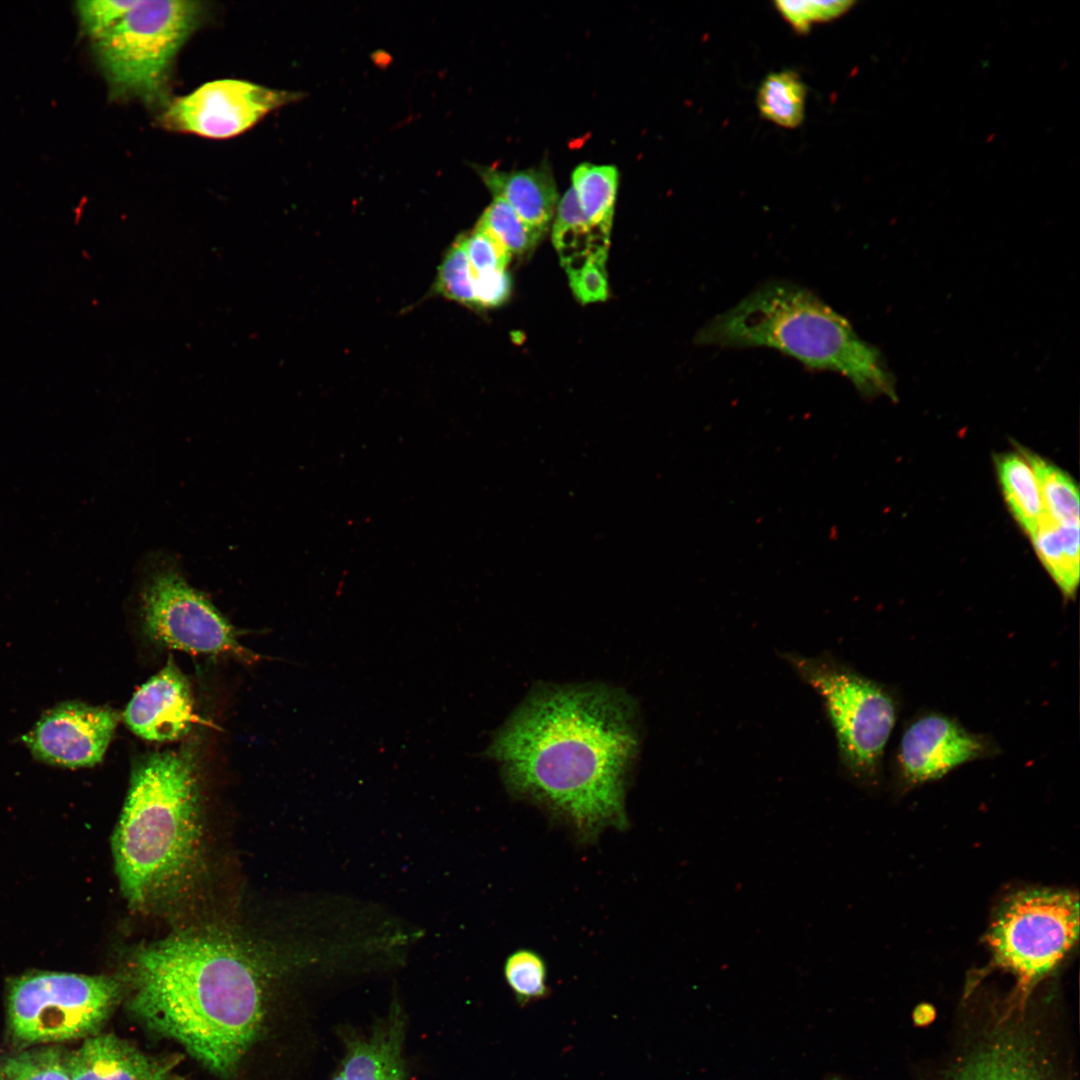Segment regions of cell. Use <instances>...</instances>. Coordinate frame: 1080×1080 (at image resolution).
I'll use <instances>...</instances> for the list:
<instances>
[{
	"instance_id": "1",
	"label": "cell",
	"mask_w": 1080,
	"mask_h": 1080,
	"mask_svg": "<svg viewBox=\"0 0 1080 1080\" xmlns=\"http://www.w3.org/2000/svg\"><path fill=\"white\" fill-rule=\"evenodd\" d=\"M640 744L632 699L600 684L532 691L484 754L510 792L572 823L583 837L626 825L625 793Z\"/></svg>"
},
{
	"instance_id": "2",
	"label": "cell",
	"mask_w": 1080,
	"mask_h": 1080,
	"mask_svg": "<svg viewBox=\"0 0 1080 1080\" xmlns=\"http://www.w3.org/2000/svg\"><path fill=\"white\" fill-rule=\"evenodd\" d=\"M273 974L245 945L188 933L140 948L130 972V1012L228 1076L263 1033Z\"/></svg>"
},
{
	"instance_id": "3",
	"label": "cell",
	"mask_w": 1080,
	"mask_h": 1080,
	"mask_svg": "<svg viewBox=\"0 0 1080 1080\" xmlns=\"http://www.w3.org/2000/svg\"><path fill=\"white\" fill-rule=\"evenodd\" d=\"M192 744L135 761L112 838L123 895L142 908L177 890L199 859L201 823Z\"/></svg>"
},
{
	"instance_id": "4",
	"label": "cell",
	"mask_w": 1080,
	"mask_h": 1080,
	"mask_svg": "<svg viewBox=\"0 0 1080 1080\" xmlns=\"http://www.w3.org/2000/svg\"><path fill=\"white\" fill-rule=\"evenodd\" d=\"M696 343L728 348L768 347L809 369L846 377L863 397H896V380L882 353L810 290L766 282L698 331Z\"/></svg>"
},
{
	"instance_id": "5",
	"label": "cell",
	"mask_w": 1080,
	"mask_h": 1080,
	"mask_svg": "<svg viewBox=\"0 0 1080 1080\" xmlns=\"http://www.w3.org/2000/svg\"><path fill=\"white\" fill-rule=\"evenodd\" d=\"M780 656L820 697L836 739L842 771L864 786L879 783L885 749L898 720L896 689L871 679L831 653Z\"/></svg>"
},
{
	"instance_id": "6",
	"label": "cell",
	"mask_w": 1080,
	"mask_h": 1080,
	"mask_svg": "<svg viewBox=\"0 0 1080 1080\" xmlns=\"http://www.w3.org/2000/svg\"><path fill=\"white\" fill-rule=\"evenodd\" d=\"M203 15L195 1L139 0L110 31L93 40L112 99L164 104L175 57Z\"/></svg>"
},
{
	"instance_id": "7",
	"label": "cell",
	"mask_w": 1080,
	"mask_h": 1080,
	"mask_svg": "<svg viewBox=\"0 0 1080 1080\" xmlns=\"http://www.w3.org/2000/svg\"><path fill=\"white\" fill-rule=\"evenodd\" d=\"M122 995V982L111 976L24 974L8 984V1032L21 1046L85 1039L100 1033Z\"/></svg>"
},
{
	"instance_id": "8",
	"label": "cell",
	"mask_w": 1080,
	"mask_h": 1080,
	"mask_svg": "<svg viewBox=\"0 0 1080 1080\" xmlns=\"http://www.w3.org/2000/svg\"><path fill=\"white\" fill-rule=\"evenodd\" d=\"M1079 935V898L1065 890L1029 889L1010 895L987 934L995 963L1024 988L1049 974Z\"/></svg>"
},
{
	"instance_id": "9",
	"label": "cell",
	"mask_w": 1080,
	"mask_h": 1080,
	"mask_svg": "<svg viewBox=\"0 0 1080 1080\" xmlns=\"http://www.w3.org/2000/svg\"><path fill=\"white\" fill-rule=\"evenodd\" d=\"M145 633L154 642L193 654L231 655L246 662L257 655L241 645L237 632L200 592L176 571L163 569L142 594Z\"/></svg>"
},
{
	"instance_id": "10",
	"label": "cell",
	"mask_w": 1080,
	"mask_h": 1080,
	"mask_svg": "<svg viewBox=\"0 0 1080 1080\" xmlns=\"http://www.w3.org/2000/svg\"><path fill=\"white\" fill-rule=\"evenodd\" d=\"M296 97L249 81L214 80L167 104L159 121L170 131L225 139L245 132Z\"/></svg>"
},
{
	"instance_id": "11",
	"label": "cell",
	"mask_w": 1080,
	"mask_h": 1080,
	"mask_svg": "<svg viewBox=\"0 0 1080 1080\" xmlns=\"http://www.w3.org/2000/svg\"><path fill=\"white\" fill-rule=\"evenodd\" d=\"M999 752L991 736L970 731L950 715L927 710L905 725L892 759L893 769L904 787H914Z\"/></svg>"
},
{
	"instance_id": "12",
	"label": "cell",
	"mask_w": 1080,
	"mask_h": 1080,
	"mask_svg": "<svg viewBox=\"0 0 1080 1080\" xmlns=\"http://www.w3.org/2000/svg\"><path fill=\"white\" fill-rule=\"evenodd\" d=\"M119 718L107 706L64 702L46 711L22 739L41 762L65 768L92 767L102 761Z\"/></svg>"
},
{
	"instance_id": "13",
	"label": "cell",
	"mask_w": 1080,
	"mask_h": 1080,
	"mask_svg": "<svg viewBox=\"0 0 1080 1080\" xmlns=\"http://www.w3.org/2000/svg\"><path fill=\"white\" fill-rule=\"evenodd\" d=\"M124 720L149 741H173L188 733L194 720L190 687L172 658L136 691Z\"/></svg>"
},
{
	"instance_id": "14",
	"label": "cell",
	"mask_w": 1080,
	"mask_h": 1080,
	"mask_svg": "<svg viewBox=\"0 0 1080 1080\" xmlns=\"http://www.w3.org/2000/svg\"><path fill=\"white\" fill-rule=\"evenodd\" d=\"M175 1058L144 1053L125 1039L98 1033L68 1053L71 1080H184Z\"/></svg>"
},
{
	"instance_id": "15",
	"label": "cell",
	"mask_w": 1080,
	"mask_h": 1080,
	"mask_svg": "<svg viewBox=\"0 0 1080 1080\" xmlns=\"http://www.w3.org/2000/svg\"><path fill=\"white\" fill-rule=\"evenodd\" d=\"M405 1028L403 1011L394 1005L371 1033L346 1037L342 1080H406Z\"/></svg>"
},
{
	"instance_id": "16",
	"label": "cell",
	"mask_w": 1080,
	"mask_h": 1080,
	"mask_svg": "<svg viewBox=\"0 0 1080 1080\" xmlns=\"http://www.w3.org/2000/svg\"><path fill=\"white\" fill-rule=\"evenodd\" d=\"M478 173L494 197L508 203L528 225L545 232L558 202L556 184L544 166L519 171L479 167Z\"/></svg>"
},
{
	"instance_id": "17",
	"label": "cell",
	"mask_w": 1080,
	"mask_h": 1080,
	"mask_svg": "<svg viewBox=\"0 0 1080 1080\" xmlns=\"http://www.w3.org/2000/svg\"><path fill=\"white\" fill-rule=\"evenodd\" d=\"M609 237L584 216L572 188L561 198L552 229V240L566 272L590 258L607 257Z\"/></svg>"
},
{
	"instance_id": "18",
	"label": "cell",
	"mask_w": 1080,
	"mask_h": 1080,
	"mask_svg": "<svg viewBox=\"0 0 1080 1080\" xmlns=\"http://www.w3.org/2000/svg\"><path fill=\"white\" fill-rule=\"evenodd\" d=\"M1033 547L1065 599H1074L1080 576L1079 525L1057 524L1043 515L1030 536Z\"/></svg>"
},
{
	"instance_id": "19",
	"label": "cell",
	"mask_w": 1080,
	"mask_h": 1080,
	"mask_svg": "<svg viewBox=\"0 0 1080 1080\" xmlns=\"http://www.w3.org/2000/svg\"><path fill=\"white\" fill-rule=\"evenodd\" d=\"M995 468L1009 511L1024 532L1031 536L1044 515V509L1030 464L1022 454L1008 452L995 457Z\"/></svg>"
},
{
	"instance_id": "20",
	"label": "cell",
	"mask_w": 1080,
	"mask_h": 1080,
	"mask_svg": "<svg viewBox=\"0 0 1080 1080\" xmlns=\"http://www.w3.org/2000/svg\"><path fill=\"white\" fill-rule=\"evenodd\" d=\"M618 186L612 165L582 163L572 173V190L588 222L610 235Z\"/></svg>"
},
{
	"instance_id": "21",
	"label": "cell",
	"mask_w": 1080,
	"mask_h": 1080,
	"mask_svg": "<svg viewBox=\"0 0 1080 1080\" xmlns=\"http://www.w3.org/2000/svg\"><path fill=\"white\" fill-rule=\"evenodd\" d=\"M1021 454L1037 480L1044 516L1057 524L1079 525V492L1070 475L1030 451L1021 450Z\"/></svg>"
},
{
	"instance_id": "22",
	"label": "cell",
	"mask_w": 1080,
	"mask_h": 1080,
	"mask_svg": "<svg viewBox=\"0 0 1080 1080\" xmlns=\"http://www.w3.org/2000/svg\"><path fill=\"white\" fill-rule=\"evenodd\" d=\"M806 86L793 71L774 72L762 81L757 105L761 115L775 124L795 128L805 113Z\"/></svg>"
},
{
	"instance_id": "23",
	"label": "cell",
	"mask_w": 1080,
	"mask_h": 1080,
	"mask_svg": "<svg viewBox=\"0 0 1080 1080\" xmlns=\"http://www.w3.org/2000/svg\"><path fill=\"white\" fill-rule=\"evenodd\" d=\"M476 227L500 243L510 255L532 250L542 232L524 222L504 200L494 197Z\"/></svg>"
},
{
	"instance_id": "24",
	"label": "cell",
	"mask_w": 1080,
	"mask_h": 1080,
	"mask_svg": "<svg viewBox=\"0 0 1080 1080\" xmlns=\"http://www.w3.org/2000/svg\"><path fill=\"white\" fill-rule=\"evenodd\" d=\"M1 1080H71L68 1053L42 1045L9 1055L0 1063Z\"/></svg>"
},
{
	"instance_id": "25",
	"label": "cell",
	"mask_w": 1080,
	"mask_h": 1080,
	"mask_svg": "<svg viewBox=\"0 0 1080 1080\" xmlns=\"http://www.w3.org/2000/svg\"><path fill=\"white\" fill-rule=\"evenodd\" d=\"M505 981L519 1005L544 998L548 993L547 967L544 959L530 949L512 952L504 963Z\"/></svg>"
},
{
	"instance_id": "26",
	"label": "cell",
	"mask_w": 1080,
	"mask_h": 1080,
	"mask_svg": "<svg viewBox=\"0 0 1080 1080\" xmlns=\"http://www.w3.org/2000/svg\"><path fill=\"white\" fill-rule=\"evenodd\" d=\"M436 290L444 297L468 306H476L473 275L468 256L459 237L448 249L438 270Z\"/></svg>"
},
{
	"instance_id": "27",
	"label": "cell",
	"mask_w": 1080,
	"mask_h": 1080,
	"mask_svg": "<svg viewBox=\"0 0 1080 1080\" xmlns=\"http://www.w3.org/2000/svg\"><path fill=\"white\" fill-rule=\"evenodd\" d=\"M854 1H777L783 18L799 33L808 32L814 22L829 21L846 13Z\"/></svg>"
},
{
	"instance_id": "28",
	"label": "cell",
	"mask_w": 1080,
	"mask_h": 1080,
	"mask_svg": "<svg viewBox=\"0 0 1080 1080\" xmlns=\"http://www.w3.org/2000/svg\"><path fill=\"white\" fill-rule=\"evenodd\" d=\"M139 0H94L77 2V14L83 31L92 41L100 38L137 4Z\"/></svg>"
},
{
	"instance_id": "29",
	"label": "cell",
	"mask_w": 1080,
	"mask_h": 1080,
	"mask_svg": "<svg viewBox=\"0 0 1080 1080\" xmlns=\"http://www.w3.org/2000/svg\"><path fill=\"white\" fill-rule=\"evenodd\" d=\"M461 238L473 274L505 270L511 255L487 233L475 227L469 235Z\"/></svg>"
},
{
	"instance_id": "30",
	"label": "cell",
	"mask_w": 1080,
	"mask_h": 1080,
	"mask_svg": "<svg viewBox=\"0 0 1080 1080\" xmlns=\"http://www.w3.org/2000/svg\"><path fill=\"white\" fill-rule=\"evenodd\" d=\"M607 257L590 258L581 266L567 271L570 287L583 304L604 301L608 296Z\"/></svg>"
},
{
	"instance_id": "31",
	"label": "cell",
	"mask_w": 1080,
	"mask_h": 1080,
	"mask_svg": "<svg viewBox=\"0 0 1080 1080\" xmlns=\"http://www.w3.org/2000/svg\"><path fill=\"white\" fill-rule=\"evenodd\" d=\"M476 306L495 307L509 297L511 279L505 270L473 274Z\"/></svg>"
},
{
	"instance_id": "32",
	"label": "cell",
	"mask_w": 1080,
	"mask_h": 1080,
	"mask_svg": "<svg viewBox=\"0 0 1080 1080\" xmlns=\"http://www.w3.org/2000/svg\"><path fill=\"white\" fill-rule=\"evenodd\" d=\"M331 1080H342V1077H341L340 1073H338L337 1075L333 1076V1078Z\"/></svg>"
},
{
	"instance_id": "33",
	"label": "cell",
	"mask_w": 1080,
	"mask_h": 1080,
	"mask_svg": "<svg viewBox=\"0 0 1080 1080\" xmlns=\"http://www.w3.org/2000/svg\"><path fill=\"white\" fill-rule=\"evenodd\" d=\"M0 1080H1V1075H0Z\"/></svg>"
}]
</instances>
